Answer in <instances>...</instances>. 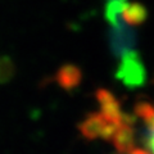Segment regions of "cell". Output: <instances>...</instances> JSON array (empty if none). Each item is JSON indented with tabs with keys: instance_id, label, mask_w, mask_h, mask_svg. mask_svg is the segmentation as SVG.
Masks as SVG:
<instances>
[{
	"instance_id": "obj_1",
	"label": "cell",
	"mask_w": 154,
	"mask_h": 154,
	"mask_svg": "<svg viewBox=\"0 0 154 154\" xmlns=\"http://www.w3.org/2000/svg\"><path fill=\"white\" fill-rule=\"evenodd\" d=\"M116 77L130 89H135L145 82V68L141 58L135 50H130L121 57Z\"/></svg>"
},
{
	"instance_id": "obj_2",
	"label": "cell",
	"mask_w": 154,
	"mask_h": 154,
	"mask_svg": "<svg viewBox=\"0 0 154 154\" xmlns=\"http://www.w3.org/2000/svg\"><path fill=\"white\" fill-rule=\"evenodd\" d=\"M96 99L99 103V113H102L105 118H108L109 121L116 122V123H122L125 121H127L128 117L123 113V110L121 108V104L116 96L109 93L105 89H100L96 93Z\"/></svg>"
},
{
	"instance_id": "obj_3",
	"label": "cell",
	"mask_w": 154,
	"mask_h": 154,
	"mask_svg": "<svg viewBox=\"0 0 154 154\" xmlns=\"http://www.w3.org/2000/svg\"><path fill=\"white\" fill-rule=\"evenodd\" d=\"M148 16L146 8L140 3H126L122 12V21L127 26H139L145 22Z\"/></svg>"
},
{
	"instance_id": "obj_4",
	"label": "cell",
	"mask_w": 154,
	"mask_h": 154,
	"mask_svg": "<svg viewBox=\"0 0 154 154\" xmlns=\"http://www.w3.org/2000/svg\"><path fill=\"white\" fill-rule=\"evenodd\" d=\"M57 81L62 88L72 89L76 85H79L81 81V72L75 66H64L57 76Z\"/></svg>"
},
{
	"instance_id": "obj_5",
	"label": "cell",
	"mask_w": 154,
	"mask_h": 154,
	"mask_svg": "<svg viewBox=\"0 0 154 154\" xmlns=\"http://www.w3.org/2000/svg\"><path fill=\"white\" fill-rule=\"evenodd\" d=\"M13 64L7 58H0V82L7 81L13 75Z\"/></svg>"
},
{
	"instance_id": "obj_6",
	"label": "cell",
	"mask_w": 154,
	"mask_h": 154,
	"mask_svg": "<svg viewBox=\"0 0 154 154\" xmlns=\"http://www.w3.org/2000/svg\"><path fill=\"white\" fill-rule=\"evenodd\" d=\"M146 125V148H148V153L149 154H154V116L148 119L146 122H144Z\"/></svg>"
},
{
	"instance_id": "obj_7",
	"label": "cell",
	"mask_w": 154,
	"mask_h": 154,
	"mask_svg": "<svg viewBox=\"0 0 154 154\" xmlns=\"http://www.w3.org/2000/svg\"><path fill=\"white\" fill-rule=\"evenodd\" d=\"M108 2H110V0H108Z\"/></svg>"
}]
</instances>
